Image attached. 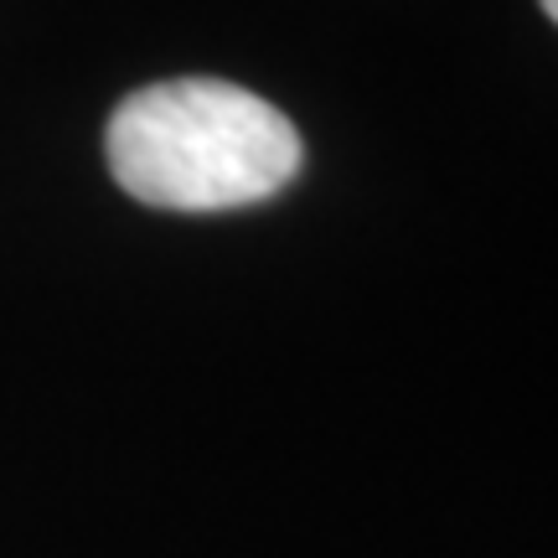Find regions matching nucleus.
Segmentation results:
<instances>
[{"mask_svg": "<svg viewBox=\"0 0 558 558\" xmlns=\"http://www.w3.org/2000/svg\"><path fill=\"white\" fill-rule=\"evenodd\" d=\"M104 156L124 192L160 213H233L300 177V130L222 78H166L114 109Z\"/></svg>", "mask_w": 558, "mask_h": 558, "instance_id": "f257e3e1", "label": "nucleus"}, {"mask_svg": "<svg viewBox=\"0 0 558 558\" xmlns=\"http://www.w3.org/2000/svg\"><path fill=\"white\" fill-rule=\"evenodd\" d=\"M543 11H548V21L558 26V0H543Z\"/></svg>", "mask_w": 558, "mask_h": 558, "instance_id": "f03ea898", "label": "nucleus"}]
</instances>
